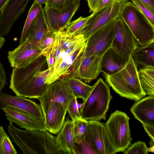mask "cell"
Instances as JSON below:
<instances>
[{"label":"cell","instance_id":"obj_1","mask_svg":"<svg viewBox=\"0 0 154 154\" xmlns=\"http://www.w3.org/2000/svg\"><path fill=\"white\" fill-rule=\"evenodd\" d=\"M86 41L82 35H69L64 31L56 32V40L51 47L55 63L47 78L48 85L70 75L75 62L84 51Z\"/></svg>","mask_w":154,"mask_h":154},{"label":"cell","instance_id":"obj_2","mask_svg":"<svg viewBox=\"0 0 154 154\" xmlns=\"http://www.w3.org/2000/svg\"><path fill=\"white\" fill-rule=\"evenodd\" d=\"M8 133L13 142L24 154H62L56 137L47 130H22L12 123L8 126Z\"/></svg>","mask_w":154,"mask_h":154},{"label":"cell","instance_id":"obj_3","mask_svg":"<svg viewBox=\"0 0 154 154\" xmlns=\"http://www.w3.org/2000/svg\"><path fill=\"white\" fill-rule=\"evenodd\" d=\"M103 75L109 86L122 97L137 101L146 95L141 87L138 70L131 55L121 70L112 75Z\"/></svg>","mask_w":154,"mask_h":154},{"label":"cell","instance_id":"obj_4","mask_svg":"<svg viewBox=\"0 0 154 154\" xmlns=\"http://www.w3.org/2000/svg\"><path fill=\"white\" fill-rule=\"evenodd\" d=\"M112 97L109 86L100 78L93 85L90 94L80 108L82 118L87 120H106Z\"/></svg>","mask_w":154,"mask_h":154},{"label":"cell","instance_id":"obj_5","mask_svg":"<svg viewBox=\"0 0 154 154\" xmlns=\"http://www.w3.org/2000/svg\"><path fill=\"white\" fill-rule=\"evenodd\" d=\"M119 16L131 30L139 46L154 41V26L131 1L124 5Z\"/></svg>","mask_w":154,"mask_h":154},{"label":"cell","instance_id":"obj_6","mask_svg":"<svg viewBox=\"0 0 154 154\" xmlns=\"http://www.w3.org/2000/svg\"><path fill=\"white\" fill-rule=\"evenodd\" d=\"M129 119L126 113L117 110L111 114L104 124L117 152H123L131 144L132 138L129 127Z\"/></svg>","mask_w":154,"mask_h":154},{"label":"cell","instance_id":"obj_7","mask_svg":"<svg viewBox=\"0 0 154 154\" xmlns=\"http://www.w3.org/2000/svg\"><path fill=\"white\" fill-rule=\"evenodd\" d=\"M117 18L111 20L87 39L84 51L81 54L82 57L92 56L101 57L111 47Z\"/></svg>","mask_w":154,"mask_h":154},{"label":"cell","instance_id":"obj_8","mask_svg":"<svg viewBox=\"0 0 154 154\" xmlns=\"http://www.w3.org/2000/svg\"><path fill=\"white\" fill-rule=\"evenodd\" d=\"M83 138L97 154H114L117 152L112 144L104 124L89 120Z\"/></svg>","mask_w":154,"mask_h":154},{"label":"cell","instance_id":"obj_9","mask_svg":"<svg viewBox=\"0 0 154 154\" xmlns=\"http://www.w3.org/2000/svg\"><path fill=\"white\" fill-rule=\"evenodd\" d=\"M128 1L123 0L116 2L100 11L93 12L78 35H82L86 40L96 31L112 20L119 17L124 6Z\"/></svg>","mask_w":154,"mask_h":154},{"label":"cell","instance_id":"obj_10","mask_svg":"<svg viewBox=\"0 0 154 154\" xmlns=\"http://www.w3.org/2000/svg\"><path fill=\"white\" fill-rule=\"evenodd\" d=\"M138 46L131 30L120 16L114 28V38L111 47L127 62Z\"/></svg>","mask_w":154,"mask_h":154},{"label":"cell","instance_id":"obj_11","mask_svg":"<svg viewBox=\"0 0 154 154\" xmlns=\"http://www.w3.org/2000/svg\"><path fill=\"white\" fill-rule=\"evenodd\" d=\"M74 97L66 84L61 79L51 83L45 92L38 99L44 115L51 105L56 103L62 104L67 110Z\"/></svg>","mask_w":154,"mask_h":154},{"label":"cell","instance_id":"obj_12","mask_svg":"<svg viewBox=\"0 0 154 154\" xmlns=\"http://www.w3.org/2000/svg\"><path fill=\"white\" fill-rule=\"evenodd\" d=\"M101 57L92 56L86 57L80 56L75 62L71 74L84 82L90 83L95 79L101 72Z\"/></svg>","mask_w":154,"mask_h":154},{"label":"cell","instance_id":"obj_13","mask_svg":"<svg viewBox=\"0 0 154 154\" xmlns=\"http://www.w3.org/2000/svg\"><path fill=\"white\" fill-rule=\"evenodd\" d=\"M42 54L38 47L27 39L13 51H8V59L13 68L23 67Z\"/></svg>","mask_w":154,"mask_h":154},{"label":"cell","instance_id":"obj_14","mask_svg":"<svg viewBox=\"0 0 154 154\" xmlns=\"http://www.w3.org/2000/svg\"><path fill=\"white\" fill-rule=\"evenodd\" d=\"M7 106H12L24 111L39 121L45 122L40 105L26 97L12 96L0 91V109Z\"/></svg>","mask_w":154,"mask_h":154},{"label":"cell","instance_id":"obj_15","mask_svg":"<svg viewBox=\"0 0 154 154\" xmlns=\"http://www.w3.org/2000/svg\"><path fill=\"white\" fill-rule=\"evenodd\" d=\"M10 123H14L20 128L28 130H47L45 122L39 120L26 111L12 106L3 108Z\"/></svg>","mask_w":154,"mask_h":154},{"label":"cell","instance_id":"obj_16","mask_svg":"<svg viewBox=\"0 0 154 154\" xmlns=\"http://www.w3.org/2000/svg\"><path fill=\"white\" fill-rule=\"evenodd\" d=\"M50 72L48 68L37 72L29 82L13 92L17 96L38 99L44 94L49 86L46 81Z\"/></svg>","mask_w":154,"mask_h":154},{"label":"cell","instance_id":"obj_17","mask_svg":"<svg viewBox=\"0 0 154 154\" xmlns=\"http://www.w3.org/2000/svg\"><path fill=\"white\" fill-rule=\"evenodd\" d=\"M79 5L80 3L75 2L67 11L63 12H57L45 6L43 9L49 29L56 32L65 31Z\"/></svg>","mask_w":154,"mask_h":154},{"label":"cell","instance_id":"obj_18","mask_svg":"<svg viewBox=\"0 0 154 154\" xmlns=\"http://www.w3.org/2000/svg\"><path fill=\"white\" fill-rule=\"evenodd\" d=\"M130 111L142 124L154 125V95H149L137 101Z\"/></svg>","mask_w":154,"mask_h":154},{"label":"cell","instance_id":"obj_19","mask_svg":"<svg viewBox=\"0 0 154 154\" xmlns=\"http://www.w3.org/2000/svg\"><path fill=\"white\" fill-rule=\"evenodd\" d=\"M67 110L60 103L52 104L44 114L47 130L56 134L61 129L65 122Z\"/></svg>","mask_w":154,"mask_h":154},{"label":"cell","instance_id":"obj_20","mask_svg":"<svg viewBox=\"0 0 154 154\" xmlns=\"http://www.w3.org/2000/svg\"><path fill=\"white\" fill-rule=\"evenodd\" d=\"M73 130V122L67 117L56 137V142L64 154H76Z\"/></svg>","mask_w":154,"mask_h":154},{"label":"cell","instance_id":"obj_21","mask_svg":"<svg viewBox=\"0 0 154 154\" xmlns=\"http://www.w3.org/2000/svg\"><path fill=\"white\" fill-rule=\"evenodd\" d=\"M126 62L111 47L101 57V72L111 75L118 72L125 66Z\"/></svg>","mask_w":154,"mask_h":154},{"label":"cell","instance_id":"obj_22","mask_svg":"<svg viewBox=\"0 0 154 154\" xmlns=\"http://www.w3.org/2000/svg\"><path fill=\"white\" fill-rule=\"evenodd\" d=\"M137 69L154 67V41L138 46L131 56Z\"/></svg>","mask_w":154,"mask_h":154},{"label":"cell","instance_id":"obj_23","mask_svg":"<svg viewBox=\"0 0 154 154\" xmlns=\"http://www.w3.org/2000/svg\"><path fill=\"white\" fill-rule=\"evenodd\" d=\"M49 30L42 8L36 17L27 39L29 42L38 47Z\"/></svg>","mask_w":154,"mask_h":154},{"label":"cell","instance_id":"obj_24","mask_svg":"<svg viewBox=\"0 0 154 154\" xmlns=\"http://www.w3.org/2000/svg\"><path fill=\"white\" fill-rule=\"evenodd\" d=\"M61 79L66 84L74 96L77 99H82L83 101L86 99L93 87V86L87 85L71 75L65 76Z\"/></svg>","mask_w":154,"mask_h":154},{"label":"cell","instance_id":"obj_25","mask_svg":"<svg viewBox=\"0 0 154 154\" xmlns=\"http://www.w3.org/2000/svg\"><path fill=\"white\" fill-rule=\"evenodd\" d=\"M138 74L143 91L146 95H154V67L140 69Z\"/></svg>","mask_w":154,"mask_h":154},{"label":"cell","instance_id":"obj_26","mask_svg":"<svg viewBox=\"0 0 154 154\" xmlns=\"http://www.w3.org/2000/svg\"><path fill=\"white\" fill-rule=\"evenodd\" d=\"M42 8V5L33 2L27 14L20 39V44L23 43L28 38L36 17Z\"/></svg>","mask_w":154,"mask_h":154},{"label":"cell","instance_id":"obj_27","mask_svg":"<svg viewBox=\"0 0 154 154\" xmlns=\"http://www.w3.org/2000/svg\"><path fill=\"white\" fill-rule=\"evenodd\" d=\"M9 136L0 126V154H17Z\"/></svg>","mask_w":154,"mask_h":154},{"label":"cell","instance_id":"obj_28","mask_svg":"<svg viewBox=\"0 0 154 154\" xmlns=\"http://www.w3.org/2000/svg\"><path fill=\"white\" fill-rule=\"evenodd\" d=\"M91 16V14L85 17L80 16L76 20L70 22L64 31L65 33L71 36L77 35Z\"/></svg>","mask_w":154,"mask_h":154},{"label":"cell","instance_id":"obj_29","mask_svg":"<svg viewBox=\"0 0 154 154\" xmlns=\"http://www.w3.org/2000/svg\"><path fill=\"white\" fill-rule=\"evenodd\" d=\"M72 121L74 125V141L75 143L78 144L83 138L88 122L82 118Z\"/></svg>","mask_w":154,"mask_h":154},{"label":"cell","instance_id":"obj_30","mask_svg":"<svg viewBox=\"0 0 154 154\" xmlns=\"http://www.w3.org/2000/svg\"><path fill=\"white\" fill-rule=\"evenodd\" d=\"M76 0H48L45 6L60 12L67 11Z\"/></svg>","mask_w":154,"mask_h":154},{"label":"cell","instance_id":"obj_31","mask_svg":"<svg viewBox=\"0 0 154 154\" xmlns=\"http://www.w3.org/2000/svg\"><path fill=\"white\" fill-rule=\"evenodd\" d=\"M154 26V8L145 4L140 0L131 2Z\"/></svg>","mask_w":154,"mask_h":154},{"label":"cell","instance_id":"obj_32","mask_svg":"<svg viewBox=\"0 0 154 154\" xmlns=\"http://www.w3.org/2000/svg\"><path fill=\"white\" fill-rule=\"evenodd\" d=\"M147 148L145 143L139 141L128 147L123 152L125 154H147Z\"/></svg>","mask_w":154,"mask_h":154},{"label":"cell","instance_id":"obj_33","mask_svg":"<svg viewBox=\"0 0 154 154\" xmlns=\"http://www.w3.org/2000/svg\"><path fill=\"white\" fill-rule=\"evenodd\" d=\"M56 38V32L50 29L46 35L38 46L39 48L42 51V53L53 45Z\"/></svg>","mask_w":154,"mask_h":154},{"label":"cell","instance_id":"obj_34","mask_svg":"<svg viewBox=\"0 0 154 154\" xmlns=\"http://www.w3.org/2000/svg\"><path fill=\"white\" fill-rule=\"evenodd\" d=\"M67 111L72 121L82 118L78 106L77 99L75 97L69 105Z\"/></svg>","mask_w":154,"mask_h":154},{"label":"cell","instance_id":"obj_35","mask_svg":"<svg viewBox=\"0 0 154 154\" xmlns=\"http://www.w3.org/2000/svg\"><path fill=\"white\" fill-rule=\"evenodd\" d=\"M75 146L76 154H97L93 148L85 141L83 138L79 143H75Z\"/></svg>","mask_w":154,"mask_h":154},{"label":"cell","instance_id":"obj_36","mask_svg":"<svg viewBox=\"0 0 154 154\" xmlns=\"http://www.w3.org/2000/svg\"><path fill=\"white\" fill-rule=\"evenodd\" d=\"M51 47L42 52V54L45 57L48 69L50 71L53 69L55 63L54 57Z\"/></svg>","mask_w":154,"mask_h":154},{"label":"cell","instance_id":"obj_37","mask_svg":"<svg viewBox=\"0 0 154 154\" xmlns=\"http://www.w3.org/2000/svg\"><path fill=\"white\" fill-rule=\"evenodd\" d=\"M6 72L3 65L0 62V91L7 84Z\"/></svg>","mask_w":154,"mask_h":154},{"label":"cell","instance_id":"obj_38","mask_svg":"<svg viewBox=\"0 0 154 154\" xmlns=\"http://www.w3.org/2000/svg\"><path fill=\"white\" fill-rule=\"evenodd\" d=\"M117 2L120 1L118 0H100L95 12L100 11Z\"/></svg>","mask_w":154,"mask_h":154},{"label":"cell","instance_id":"obj_39","mask_svg":"<svg viewBox=\"0 0 154 154\" xmlns=\"http://www.w3.org/2000/svg\"><path fill=\"white\" fill-rule=\"evenodd\" d=\"M144 128L151 139L154 141V125L142 124Z\"/></svg>","mask_w":154,"mask_h":154},{"label":"cell","instance_id":"obj_40","mask_svg":"<svg viewBox=\"0 0 154 154\" xmlns=\"http://www.w3.org/2000/svg\"><path fill=\"white\" fill-rule=\"evenodd\" d=\"M99 0H86L88 4L90 13H93L95 11Z\"/></svg>","mask_w":154,"mask_h":154},{"label":"cell","instance_id":"obj_41","mask_svg":"<svg viewBox=\"0 0 154 154\" xmlns=\"http://www.w3.org/2000/svg\"><path fill=\"white\" fill-rule=\"evenodd\" d=\"M131 2L135 0H140L145 4L154 8V0H130Z\"/></svg>","mask_w":154,"mask_h":154},{"label":"cell","instance_id":"obj_42","mask_svg":"<svg viewBox=\"0 0 154 154\" xmlns=\"http://www.w3.org/2000/svg\"><path fill=\"white\" fill-rule=\"evenodd\" d=\"M9 0H0V12L4 8Z\"/></svg>","mask_w":154,"mask_h":154},{"label":"cell","instance_id":"obj_43","mask_svg":"<svg viewBox=\"0 0 154 154\" xmlns=\"http://www.w3.org/2000/svg\"><path fill=\"white\" fill-rule=\"evenodd\" d=\"M33 2H35L38 4L42 5L45 4V5L47 4L48 0H32Z\"/></svg>","mask_w":154,"mask_h":154},{"label":"cell","instance_id":"obj_44","mask_svg":"<svg viewBox=\"0 0 154 154\" xmlns=\"http://www.w3.org/2000/svg\"><path fill=\"white\" fill-rule=\"evenodd\" d=\"M5 42V40L3 37L0 36V50L3 46Z\"/></svg>","mask_w":154,"mask_h":154},{"label":"cell","instance_id":"obj_45","mask_svg":"<svg viewBox=\"0 0 154 154\" xmlns=\"http://www.w3.org/2000/svg\"><path fill=\"white\" fill-rule=\"evenodd\" d=\"M147 152H154V146H151V147L149 148H147Z\"/></svg>","mask_w":154,"mask_h":154},{"label":"cell","instance_id":"obj_46","mask_svg":"<svg viewBox=\"0 0 154 154\" xmlns=\"http://www.w3.org/2000/svg\"><path fill=\"white\" fill-rule=\"evenodd\" d=\"M81 0H76L75 2L80 3Z\"/></svg>","mask_w":154,"mask_h":154},{"label":"cell","instance_id":"obj_47","mask_svg":"<svg viewBox=\"0 0 154 154\" xmlns=\"http://www.w3.org/2000/svg\"><path fill=\"white\" fill-rule=\"evenodd\" d=\"M119 1H121L123 0H118Z\"/></svg>","mask_w":154,"mask_h":154}]
</instances>
